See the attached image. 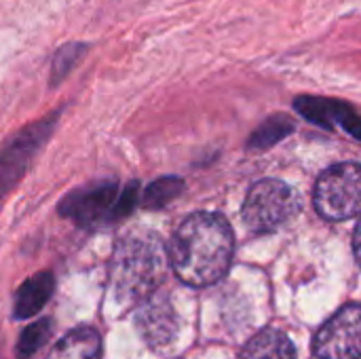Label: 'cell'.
I'll use <instances>...</instances> for the list:
<instances>
[{
	"label": "cell",
	"mask_w": 361,
	"mask_h": 359,
	"mask_svg": "<svg viewBox=\"0 0 361 359\" xmlns=\"http://www.w3.org/2000/svg\"><path fill=\"white\" fill-rule=\"evenodd\" d=\"M85 51H87V47L80 42H70V44H63L61 49L55 51L53 66H51V87L61 83L74 70V66L80 61Z\"/></svg>",
	"instance_id": "obj_15"
},
{
	"label": "cell",
	"mask_w": 361,
	"mask_h": 359,
	"mask_svg": "<svg viewBox=\"0 0 361 359\" xmlns=\"http://www.w3.org/2000/svg\"><path fill=\"white\" fill-rule=\"evenodd\" d=\"M235 233L218 212H195L182 220L169 243V264L180 281L192 288L218 284L231 269Z\"/></svg>",
	"instance_id": "obj_1"
},
{
	"label": "cell",
	"mask_w": 361,
	"mask_h": 359,
	"mask_svg": "<svg viewBox=\"0 0 361 359\" xmlns=\"http://www.w3.org/2000/svg\"><path fill=\"white\" fill-rule=\"evenodd\" d=\"M47 359H102V339L93 328L68 332Z\"/></svg>",
	"instance_id": "obj_11"
},
{
	"label": "cell",
	"mask_w": 361,
	"mask_h": 359,
	"mask_svg": "<svg viewBox=\"0 0 361 359\" xmlns=\"http://www.w3.org/2000/svg\"><path fill=\"white\" fill-rule=\"evenodd\" d=\"M55 290V279L51 273H36L15 294V305H13V315L15 320H27L34 317L51 298Z\"/></svg>",
	"instance_id": "obj_10"
},
{
	"label": "cell",
	"mask_w": 361,
	"mask_h": 359,
	"mask_svg": "<svg viewBox=\"0 0 361 359\" xmlns=\"http://www.w3.org/2000/svg\"><path fill=\"white\" fill-rule=\"evenodd\" d=\"M313 353L319 359H360L361 309L357 303L343 307L322 326L313 341Z\"/></svg>",
	"instance_id": "obj_7"
},
{
	"label": "cell",
	"mask_w": 361,
	"mask_h": 359,
	"mask_svg": "<svg viewBox=\"0 0 361 359\" xmlns=\"http://www.w3.org/2000/svg\"><path fill=\"white\" fill-rule=\"evenodd\" d=\"M302 199L298 190L281 180L256 182L241 207L245 226L256 235H267L281 229L300 212Z\"/></svg>",
	"instance_id": "obj_4"
},
{
	"label": "cell",
	"mask_w": 361,
	"mask_h": 359,
	"mask_svg": "<svg viewBox=\"0 0 361 359\" xmlns=\"http://www.w3.org/2000/svg\"><path fill=\"white\" fill-rule=\"evenodd\" d=\"M241 359H296V351L288 334L267 328L243 347Z\"/></svg>",
	"instance_id": "obj_12"
},
{
	"label": "cell",
	"mask_w": 361,
	"mask_h": 359,
	"mask_svg": "<svg viewBox=\"0 0 361 359\" xmlns=\"http://www.w3.org/2000/svg\"><path fill=\"white\" fill-rule=\"evenodd\" d=\"M313 203L317 214L330 222H345L357 216L361 203V171L357 163H338L322 171L315 184Z\"/></svg>",
	"instance_id": "obj_5"
},
{
	"label": "cell",
	"mask_w": 361,
	"mask_h": 359,
	"mask_svg": "<svg viewBox=\"0 0 361 359\" xmlns=\"http://www.w3.org/2000/svg\"><path fill=\"white\" fill-rule=\"evenodd\" d=\"M57 118H59V110L27 125L25 129L15 133L8 142H4L0 150V197H4L21 180L34 154L42 148V144L53 133Z\"/></svg>",
	"instance_id": "obj_6"
},
{
	"label": "cell",
	"mask_w": 361,
	"mask_h": 359,
	"mask_svg": "<svg viewBox=\"0 0 361 359\" xmlns=\"http://www.w3.org/2000/svg\"><path fill=\"white\" fill-rule=\"evenodd\" d=\"M135 326L148 345L161 347L173 341L178 332V317L167 298H159L150 294L148 298L142 300V307L137 309Z\"/></svg>",
	"instance_id": "obj_9"
},
{
	"label": "cell",
	"mask_w": 361,
	"mask_h": 359,
	"mask_svg": "<svg viewBox=\"0 0 361 359\" xmlns=\"http://www.w3.org/2000/svg\"><path fill=\"white\" fill-rule=\"evenodd\" d=\"M140 205V184L129 182L118 186L116 182H95L72 190L61 203L59 214L78 226L95 229L127 218Z\"/></svg>",
	"instance_id": "obj_3"
},
{
	"label": "cell",
	"mask_w": 361,
	"mask_h": 359,
	"mask_svg": "<svg viewBox=\"0 0 361 359\" xmlns=\"http://www.w3.org/2000/svg\"><path fill=\"white\" fill-rule=\"evenodd\" d=\"M167 250L159 235L133 231L114 248L110 286L118 303H137L154 294L167 271Z\"/></svg>",
	"instance_id": "obj_2"
},
{
	"label": "cell",
	"mask_w": 361,
	"mask_h": 359,
	"mask_svg": "<svg viewBox=\"0 0 361 359\" xmlns=\"http://www.w3.org/2000/svg\"><path fill=\"white\" fill-rule=\"evenodd\" d=\"M294 110L322 129H341L349 133L353 140H361L360 112L349 102L317 95H300L294 99Z\"/></svg>",
	"instance_id": "obj_8"
},
{
	"label": "cell",
	"mask_w": 361,
	"mask_h": 359,
	"mask_svg": "<svg viewBox=\"0 0 361 359\" xmlns=\"http://www.w3.org/2000/svg\"><path fill=\"white\" fill-rule=\"evenodd\" d=\"M51 332V322L49 320H40L36 324H32L30 328L23 330V334L19 336L17 343V359H30L49 339Z\"/></svg>",
	"instance_id": "obj_16"
},
{
	"label": "cell",
	"mask_w": 361,
	"mask_h": 359,
	"mask_svg": "<svg viewBox=\"0 0 361 359\" xmlns=\"http://www.w3.org/2000/svg\"><path fill=\"white\" fill-rule=\"evenodd\" d=\"M294 131V121L286 114H273L262 125L254 129V133L247 140L250 150H267L275 144L283 142Z\"/></svg>",
	"instance_id": "obj_13"
},
{
	"label": "cell",
	"mask_w": 361,
	"mask_h": 359,
	"mask_svg": "<svg viewBox=\"0 0 361 359\" xmlns=\"http://www.w3.org/2000/svg\"><path fill=\"white\" fill-rule=\"evenodd\" d=\"M182 193H184V180L176 176H165L150 182L144 188V193L140 190V205L144 209H163Z\"/></svg>",
	"instance_id": "obj_14"
}]
</instances>
